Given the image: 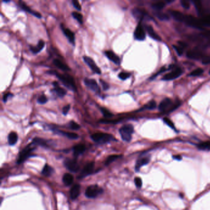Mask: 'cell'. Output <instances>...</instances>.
I'll list each match as a JSON object with an SVG mask.
<instances>
[{
    "instance_id": "29",
    "label": "cell",
    "mask_w": 210,
    "mask_h": 210,
    "mask_svg": "<svg viewBox=\"0 0 210 210\" xmlns=\"http://www.w3.org/2000/svg\"><path fill=\"white\" fill-rule=\"evenodd\" d=\"M149 162V159L148 158H142L137 160L136 165V170L137 171L141 168L142 166L147 165Z\"/></svg>"
},
{
    "instance_id": "42",
    "label": "cell",
    "mask_w": 210,
    "mask_h": 210,
    "mask_svg": "<svg viewBox=\"0 0 210 210\" xmlns=\"http://www.w3.org/2000/svg\"><path fill=\"white\" fill-rule=\"evenodd\" d=\"M131 76V73H127V72H120L118 75V77L120 79L122 80H125L127 78H128L129 77H130Z\"/></svg>"
},
{
    "instance_id": "55",
    "label": "cell",
    "mask_w": 210,
    "mask_h": 210,
    "mask_svg": "<svg viewBox=\"0 0 210 210\" xmlns=\"http://www.w3.org/2000/svg\"><path fill=\"white\" fill-rule=\"evenodd\" d=\"M178 44H179L178 46H179L180 47H182L183 49L184 48V47H186L187 46V45H186V43H185L184 42H183V41H178Z\"/></svg>"
},
{
    "instance_id": "3",
    "label": "cell",
    "mask_w": 210,
    "mask_h": 210,
    "mask_svg": "<svg viewBox=\"0 0 210 210\" xmlns=\"http://www.w3.org/2000/svg\"><path fill=\"white\" fill-rule=\"evenodd\" d=\"M121 139L126 142H130L132 138V134L134 132V128L131 125H125L119 130Z\"/></svg>"
},
{
    "instance_id": "6",
    "label": "cell",
    "mask_w": 210,
    "mask_h": 210,
    "mask_svg": "<svg viewBox=\"0 0 210 210\" xmlns=\"http://www.w3.org/2000/svg\"><path fill=\"white\" fill-rule=\"evenodd\" d=\"M33 145H35L32 142L30 144L28 145L24 149H23L19 154V159L17 160V163H21L23 161H24L27 159L30 156L32 152L35 149V147Z\"/></svg>"
},
{
    "instance_id": "26",
    "label": "cell",
    "mask_w": 210,
    "mask_h": 210,
    "mask_svg": "<svg viewBox=\"0 0 210 210\" xmlns=\"http://www.w3.org/2000/svg\"><path fill=\"white\" fill-rule=\"evenodd\" d=\"M18 140V136L17 133L15 132H11L9 133L8 136V142L9 144L11 145H13L16 144V142Z\"/></svg>"
},
{
    "instance_id": "37",
    "label": "cell",
    "mask_w": 210,
    "mask_h": 210,
    "mask_svg": "<svg viewBox=\"0 0 210 210\" xmlns=\"http://www.w3.org/2000/svg\"><path fill=\"white\" fill-rule=\"evenodd\" d=\"M71 15H72L73 18H75L80 23H83V17L82 14H80L78 12H73L71 13Z\"/></svg>"
},
{
    "instance_id": "32",
    "label": "cell",
    "mask_w": 210,
    "mask_h": 210,
    "mask_svg": "<svg viewBox=\"0 0 210 210\" xmlns=\"http://www.w3.org/2000/svg\"><path fill=\"white\" fill-rule=\"evenodd\" d=\"M155 16L157 17V18L159 19L161 21H168L170 19V17L168 15H167L166 14L160 11H156L155 13Z\"/></svg>"
},
{
    "instance_id": "43",
    "label": "cell",
    "mask_w": 210,
    "mask_h": 210,
    "mask_svg": "<svg viewBox=\"0 0 210 210\" xmlns=\"http://www.w3.org/2000/svg\"><path fill=\"white\" fill-rule=\"evenodd\" d=\"M47 102V98L45 94H42L38 99V102L40 104H44Z\"/></svg>"
},
{
    "instance_id": "53",
    "label": "cell",
    "mask_w": 210,
    "mask_h": 210,
    "mask_svg": "<svg viewBox=\"0 0 210 210\" xmlns=\"http://www.w3.org/2000/svg\"><path fill=\"white\" fill-rule=\"evenodd\" d=\"M202 63L205 65H207V64H210V55L205 56L203 57V59L202 60Z\"/></svg>"
},
{
    "instance_id": "49",
    "label": "cell",
    "mask_w": 210,
    "mask_h": 210,
    "mask_svg": "<svg viewBox=\"0 0 210 210\" xmlns=\"http://www.w3.org/2000/svg\"><path fill=\"white\" fill-rule=\"evenodd\" d=\"M135 184L136 185L137 187H142V180L141 178H136L135 179Z\"/></svg>"
},
{
    "instance_id": "17",
    "label": "cell",
    "mask_w": 210,
    "mask_h": 210,
    "mask_svg": "<svg viewBox=\"0 0 210 210\" xmlns=\"http://www.w3.org/2000/svg\"><path fill=\"white\" fill-rule=\"evenodd\" d=\"M52 84L54 86V92L57 94V95H58L59 97H64L65 95L67 94V91L66 90L64 89V88L60 87L59 86V83H57V82H54L52 83Z\"/></svg>"
},
{
    "instance_id": "39",
    "label": "cell",
    "mask_w": 210,
    "mask_h": 210,
    "mask_svg": "<svg viewBox=\"0 0 210 210\" xmlns=\"http://www.w3.org/2000/svg\"><path fill=\"white\" fill-rule=\"evenodd\" d=\"M203 73V70L202 69H201V68H198L197 69L194 70V71H192V72H191L189 74V76H198L201 75Z\"/></svg>"
},
{
    "instance_id": "22",
    "label": "cell",
    "mask_w": 210,
    "mask_h": 210,
    "mask_svg": "<svg viewBox=\"0 0 210 210\" xmlns=\"http://www.w3.org/2000/svg\"><path fill=\"white\" fill-rule=\"evenodd\" d=\"M132 14L136 19H140V20H141V19H144L148 15V14L146 13V12H145L144 10H142V9H138V8H136V9H133Z\"/></svg>"
},
{
    "instance_id": "30",
    "label": "cell",
    "mask_w": 210,
    "mask_h": 210,
    "mask_svg": "<svg viewBox=\"0 0 210 210\" xmlns=\"http://www.w3.org/2000/svg\"><path fill=\"white\" fill-rule=\"evenodd\" d=\"M54 173V170L51 166L46 165L42 170V174L45 176H49Z\"/></svg>"
},
{
    "instance_id": "23",
    "label": "cell",
    "mask_w": 210,
    "mask_h": 210,
    "mask_svg": "<svg viewBox=\"0 0 210 210\" xmlns=\"http://www.w3.org/2000/svg\"><path fill=\"white\" fill-rule=\"evenodd\" d=\"M53 64L58 69L64 70V71H70V69L69 67H68L65 64H64L63 62H62L60 59H56L53 60Z\"/></svg>"
},
{
    "instance_id": "14",
    "label": "cell",
    "mask_w": 210,
    "mask_h": 210,
    "mask_svg": "<svg viewBox=\"0 0 210 210\" xmlns=\"http://www.w3.org/2000/svg\"><path fill=\"white\" fill-rule=\"evenodd\" d=\"M94 163L93 161L91 162H89L86 165H85V166L84 167V168L83 169V170L82 171L80 175V178H83L84 177H86V176H88L89 174H91L93 170H94Z\"/></svg>"
},
{
    "instance_id": "21",
    "label": "cell",
    "mask_w": 210,
    "mask_h": 210,
    "mask_svg": "<svg viewBox=\"0 0 210 210\" xmlns=\"http://www.w3.org/2000/svg\"><path fill=\"white\" fill-rule=\"evenodd\" d=\"M170 15L173 17L175 20L179 22H184L185 15L178 11L176 10H170L169 11Z\"/></svg>"
},
{
    "instance_id": "33",
    "label": "cell",
    "mask_w": 210,
    "mask_h": 210,
    "mask_svg": "<svg viewBox=\"0 0 210 210\" xmlns=\"http://www.w3.org/2000/svg\"><path fill=\"white\" fill-rule=\"evenodd\" d=\"M152 8L156 11H160L165 6V3L163 1H157L152 4Z\"/></svg>"
},
{
    "instance_id": "57",
    "label": "cell",
    "mask_w": 210,
    "mask_h": 210,
    "mask_svg": "<svg viewBox=\"0 0 210 210\" xmlns=\"http://www.w3.org/2000/svg\"><path fill=\"white\" fill-rule=\"evenodd\" d=\"M209 73L210 74V70H209Z\"/></svg>"
},
{
    "instance_id": "7",
    "label": "cell",
    "mask_w": 210,
    "mask_h": 210,
    "mask_svg": "<svg viewBox=\"0 0 210 210\" xmlns=\"http://www.w3.org/2000/svg\"><path fill=\"white\" fill-rule=\"evenodd\" d=\"M204 52L199 47H194L187 52V57L190 59L198 60L204 57Z\"/></svg>"
},
{
    "instance_id": "47",
    "label": "cell",
    "mask_w": 210,
    "mask_h": 210,
    "mask_svg": "<svg viewBox=\"0 0 210 210\" xmlns=\"http://www.w3.org/2000/svg\"><path fill=\"white\" fill-rule=\"evenodd\" d=\"M72 4H73V6L76 9H77V10L81 11V9H82V6H81L80 3L78 1H76V0H73V1H72Z\"/></svg>"
},
{
    "instance_id": "5",
    "label": "cell",
    "mask_w": 210,
    "mask_h": 210,
    "mask_svg": "<svg viewBox=\"0 0 210 210\" xmlns=\"http://www.w3.org/2000/svg\"><path fill=\"white\" fill-rule=\"evenodd\" d=\"M103 192V189L97 185H90L85 191L86 197L90 198H94Z\"/></svg>"
},
{
    "instance_id": "10",
    "label": "cell",
    "mask_w": 210,
    "mask_h": 210,
    "mask_svg": "<svg viewBox=\"0 0 210 210\" xmlns=\"http://www.w3.org/2000/svg\"><path fill=\"white\" fill-rule=\"evenodd\" d=\"M64 165L69 171L73 172V173L77 172L80 169V166L77 163V161L74 159H67L64 161Z\"/></svg>"
},
{
    "instance_id": "50",
    "label": "cell",
    "mask_w": 210,
    "mask_h": 210,
    "mask_svg": "<svg viewBox=\"0 0 210 210\" xmlns=\"http://www.w3.org/2000/svg\"><path fill=\"white\" fill-rule=\"evenodd\" d=\"M180 4L185 9H189L190 8V4L189 1H186V0H181Z\"/></svg>"
},
{
    "instance_id": "41",
    "label": "cell",
    "mask_w": 210,
    "mask_h": 210,
    "mask_svg": "<svg viewBox=\"0 0 210 210\" xmlns=\"http://www.w3.org/2000/svg\"><path fill=\"white\" fill-rule=\"evenodd\" d=\"M69 127L70 129L73 130H78L80 128V126L78 125V123H76L74 121H71L69 123Z\"/></svg>"
},
{
    "instance_id": "18",
    "label": "cell",
    "mask_w": 210,
    "mask_h": 210,
    "mask_svg": "<svg viewBox=\"0 0 210 210\" xmlns=\"http://www.w3.org/2000/svg\"><path fill=\"white\" fill-rule=\"evenodd\" d=\"M80 194V185L76 184L71 187L70 191V197L72 200H75L79 196Z\"/></svg>"
},
{
    "instance_id": "4",
    "label": "cell",
    "mask_w": 210,
    "mask_h": 210,
    "mask_svg": "<svg viewBox=\"0 0 210 210\" xmlns=\"http://www.w3.org/2000/svg\"><path fill=\"white\" fill-rule=\"evenodd\" d=\"M184 22H185L186 24H187L189 26L191 27L197 28V29L200 30L203 29V26L202 25L200 19H197L192 16L190 15L185 16Z\"/></svg>"
},
{
    "instance_id": "38",
    "label": "cell",
    "mask_w": 210,
    "mask_h": 210,
    "mask_svg": "<svg viewBox=\"0 0 210 210\" xmlns=\"http://www.w3.org/2000/svg\"><path fill=\"white\" fill-rule=\"evenodd\" d=\"M100 110H101V111L105 118H110L113 117L112 113H111L107 108L104 107H101L100 108Z\"/></svg>"
},
{
    "instance_id": "1",
    "label": "cell",
    "mask_w": 210,
    "mask_h": 210,
    "mask_svg": "<svg viewBox=\"0 0 210 210\" xmlns=\"http://www.w3.org/2000/svg\"><path fill=\"white\" fill-rule=\"evenodd\" d=\"M47 73H49V74L55 75L57 76V78H59V80L62 83V84L66 88L73 91H76V86L75 81L71 76L68 74H60L56 71H47Z\"/></svg>"
},
{
    "instance_id": "12",
    "label": "cell",
    "mask_w": 210,
    "mask_h": 210,
    "mask_svg": "<svg viewBox=\"0 0 210 210\" xmlns=\"http://www.w3.org/2000/svg\"><path fill=\"white\" fill-rule=\"evenodd\" d=\"M134 36L136 40L139 41H143L145 39V32L141 22L136 27L135 33H134Z\"/></svg>"
},
{
    "instance_id": "48",
    "label": "cell",
    "mask_w": 210,
    "mask_h": 210,
    "mask_svg": "<svg viewBox=\"0 0 210 210\" xmlns=\"http://www.w3.org/2000/svg\"><path fill=\"white\" fill-rule=\"evenodd\" d=\"M179 105H180V101H178V102H175L174 104L172 105V106L170 107V110H169V112H171V111L174 110H176L179 106Z\"/></svg>"
},
{
    "instance_id": "31",
    "label": "cell",
    "mask_w": 210,
    "mask_h": 210,
    "mask_svg": "<svg viewBox=\"0 0 210 210\" xmlns=\"http://www.w3.org/2000/svg\"><path fill=\"white\" fill-rule=\"evenodd\" d=\"M32 143L34 145H39L43 146V147L47 146V141L43 139H41V138H39V137L34 138V139H33Z\"/></svg>"
},
{
    "instance_id": "24",
    "label": "cell",
    "mask_w": 210,
    "mask_h": 210,
    "mask_svg": "<svg viewBox=\"0 0 210 210\" xmlns=\"http://www.w3.org/2000/svg\"><path fill=\"white\" fill-rule=\"evenodd\" d=\"M44 46H45V42L43 40H40L38 41L36 46H31L30 47V49L32 52V53L36 54L38 53L39 52H40L43 49V48Z\"/></svg>"
},
{
    "instance_id": "56",
    "label": "cell",
    "mask_w": 210,
    "mask_h": 210,
    "mask_svg": "<svg viewBox=\"0 0 210 210\" xmlns=\"http://www.w3.org/2000/svg\"><path fill=\"white\" fill-rule=\"evenodd\" d=\"M173 159L177 160H180L182 159V157H181L180 155H175V156H173Z\"/></svg>"
},
{
    "instance_id": "25",
    "label": "cell",
    "mask_w": 210,
    "mask_h": 210,
    "mask_svg": "<svg viewBox=\"0 0 210 210\" xmlns=\"http://www.w3.org/2000/svg\"><path fill=\"white\" fill-rule=\"evenodd\" d=\"M86 150V147L84 144H80L75 145L73 147V155L75 156H78L82 154Z\"/></svg>"
},
{
    "instance_id": "28",
    "label": "cell",
    "mask_w": 210,
    "mask_h": 210,
    "mask_svg": "<svg viewBox=\"0 0 210 210\" xmlns=\"http://www.w3.org/2000/svg\"><path fill=\"white\" fill-rule=\"evenodd\" d=\"M57 132L60 133V135L66 136L68 137L69 139H76L78 138V135L77 134L74 133V132H65L62 131H57Z\"/></svg>"
},
{
    "instance_id": "8",
    "label": "cell",
    "mask_w": 210,
    "mask_h": 210,
    "mask_svg": "<svg viewBox=\"0 0 210 210\" xmlns=\"http://www.w3.org/2000/svg\"><path fill=\"white\" fill-rule=\"evenodd\" d=\"M84 83L86 86L93 91L97 94L101 93V89L96 81L94 79L85 78L84 80Z\"/></svg>"
},
{
    "instance_id": "15",
    "label": "cell",
    "mask_w": 210,
    "mask_h": 210,
    "mask_svg": "<svg viewBox=\"0 0 210 210\" xmlns=\"http://www.w3.org/2000/svg\"><path fill=\"white\" fill-rule=\"evenodd\" d=\"M19 6H20L23 11H26V12H27L28 13L32 14L33 16L36 17L37 18H41V15L40 13L38 12H36V11H35L34 10H32V9L30 8H29L27 5V4L23 2L22 1H19Z\"/></svg>"
},
{
    "instance_id": "11",
    "label": "cell",
    "mask_w": 210,
    "mask_h": 210,
    "mask_svg": "<svg viewBox=\"0 0 210 210\" xmlns=\"http://www.w3.org/2000/svg\"><path fill=\"white\" fill-rule=\"evenodd\" d=\"M60 28L62 31L64 33V35L67 38L69 41L72 45H75V33L70 30L69 28H66L63 24L60 25Z\"/></svg>"
},
{
    "instance_id": "34",
    "label": "cell",
    "mask_w": 210,
    "mask_h": 210,
    "mask_svg": "<svg viewBox=\"0 0 210 210\" xmlns=\"http://www.w3.org/2000/svg\"><path fill=\"white\" fill-rule=\"evenodd\" d=\"M121 155H110L108 158L107 159L106 161V163H105V165H108L110 163H112L113 161H115L117 159H119L120 157H121Z\"/></svg>"
},
{
    "instance_id": "40",
    "label": "cell",
    "mask_w": 210,
    "mask_h": 210,
    "mask_svg": "<svg viewBox=\"0 0 210 210\" xmlns=\"http://www.w3.org/2000/svg\"><path fill=\"white\" fill-rule=\"evenodd\" d=\"M194 3L195 6V8H196L198 12V14H202V4L201 3V1H194Z\"/></svg>"
},
{
    "instance_id": "35",
    "label": "cell",
    "mask_w": 210,
    "mask_h": 210,
    "mask_svg": "<svg viewBox=\"0 0 210 210\" xmlns=\"http://www.w3.org/2000/svg\"><path fill=\"white\" fill-rule=\"evenodd\" d=\"M203 26H210V15L203 16L202 19H200Z\"/></svg>"
},
{
    "instance_id": "13",
    "label": "cell",
    "mask_w": 210,
    "mask_h": 210,
    "mask_svg": "<svg viewBox=\"0 0 210 210\" xmlns=\"http://www.w3.org/2000/svg\"><path fill=\"white\" fill-rule=\"evenodd\" d=\"M183 73V70L180 68H176L174 70H173L170 73L165 75L163 77V80L166 81H169V80H173L174 79H176L178 78Z\"/></svg>"
},
{
    "instance_id": "52",
    "label": "cell",
    "mask_w": 210,
    "mask_h": 210,
    "mask_svg": "<svg viewBox=\"0 0 210 210\" xmlns=\"http://www.w3.org/2000/svg\"><path fill=\"white\" fill-rule=\"evenodd\" d=\"M70 104L66 105L65 106H64L63 107V109H62V113L64 115H66L68 113L69 111L70 110Z\"/></svg>"
},
{
    "instance_id": "20",
    "label": "cell",
    "mask_w": 210,
    "mask_h": 210,
    "mask_svg": "<svg viewBox=\"0 0 210 210\" xmlns=\"http://www.w3.org/2000/svg\"><path fill=\"white\" fill-rule=\"evenodd\" d=\"M145 29L148 33V34H149V35L152 38H153V39L155 40H157V41L161 40L160 36L154 31V28H153V27L151 25H146Z\"/></svg>"
},
{
    "instance_id": "19",
    "label": "cell",
    "mask_w": 210,
    "mask_h": 210,
    "mask_svg": "<svg viewBox=\"0 0 210 210\" xmlns=\"http://www.w3.org/2000/svg\"><path fill=\"white\" fill-rule=\"evenodd\" d=\"M172 106V101L170 98L164 99L159 105V110L161 112L166 110L168 108Z\"/></svg>"
},
{
    "instance_id": "9",
    "label": "cell",
    "mask_w": 210,
    "mask_h": 210,
    "mask_svg": "<svg viewBox=\"0 0 210 210\" xmlns=\"http://www.w3.org/2000/svg\"><path fill=\"white\" fill-rule=\"evenodd\" d=\"M83 60L85 62L86 64L89 67L90 69L93 71L94 73H97L98 75L101 74V70L100 69L99 67L96 65L94 60L91 58V57H88V56H83Z\"/></svg>"
},
{
    "instance_id": "51",
    "label": "cell",
    "mask_w": 210,
    "mask_h": 210,
    "mask_svg": "<svg viewBox=\"0 0 210 210\" xmlns=\"http://www.w3.org/2000/svg\"><path fill=\"white\" fill-rule=\"evenodd\" d=\"M100 83H101L102 86L103 88V89L106 91L109 88V85L108 83H107L106 82H104L102 80H100Z\"/></svg>"
},
{
    "instance_id": "46",
    "label": "cell",
    "mask_w": 210,
    "mask_h": 210,
    "mask_svg": "<svg viewBox=\"0 0 210 210\" xmlns=\"http://www.w3.org/2000/svg\"><path fill=\"white\" fill-rule=\"evenodd\" d=\"M173 47L179 56H182L183 53V49L182 47H180L179 46H176V45H174Z\"/></svg>"
},
{
    "instance_id": "27",
    "label": "cell",
    "mask_w": 210,
    "mask_h": 210,
    "mask_svg": "<svg viewBox=\"0 0 210 210\" xmlns=\"http://www.w3.org/2000/svg\"><path fill=\"white\" fill-rule=\"evenodd\" d=\"M62 180L64 184L65 185H70L73 182V176L69 173H66L64 175Z\"/></svg>"
},
{
    "instance_id": "54",
    "label": "cell",
    "mask_w": 210,
    "mask_h": 210,
    "mask_svg": "<svg viewBox=\"0 0 210 210\" xmlns=\"http://www.w3.org/2000/svg\"><path fill=\"white\" fill-rule=\"evenodd\" d=\"M12 94H11V93H6V94H4V95H3V102H4V103H5V102H7V101H8V97H11V96H12Z\"/></svg>"
},
{
    "instance_id": "45",
    "label": "cell",
    "mask_w": 210,
    "mask_h": 210,
    "mask_svg": "<svg viewBox=\"0 0 210 210\" xmlns=\"http://www.w3.org/2000/svg\"><path fill=\"white\" fill-rule=\"evenodd\" d=\"M163 121L168 126H170L172 129H175V126L174 125V123H173V121H172L171 120H170L169 118H163Z\"/></svg>"
},
{
    "instance_id": "2",
    "label": "cell",
    "mask_w": 210,
    "mask_h": 210,
    "mask_svg": "<svg viewBox=\"0 0 210 210\" xmlns=\"http://www.w3.org/2000/svg\"><path fill=\"white\" fill-rule=\"evenodd\" d=\"M92 140L99 144H105L110 141H116L115 137L110 134L105 132H95L91 136Z\"/></svg>"
},
{
    "instance_id": "44",
    "label": "cell",
    "mask_w": 210,
    "mask_h": 210,
    "mask_svg": "<svg viewBox=\"0 0 210 210\" xmlns=\"http://www.w3.org/2000/svg\"><path fill=\"white\" fill-rule=\"evenodd\" d=\"M156 107V102L155 101H151L150 102H149L148 103L146 106L144 107V108H147V109H154Z\"/></svg>"
},
{
    "instance_id": "16",
    "label": "cell",
    "mask_w": 210,
    "mask_h": 210,
    "mask_svg": "<svg viewBox=\"0 0 210 210\" xmlns=\"http://www.w3.org/2000/svg\"><path fill=\"white\" fill-rule=\"evenodd\" d=\"M104 54L106 56L107 58L113 62L117 65H120V59L115 52H113L112 51H106L104 52Z\"/></svg>"
},
{
    "instance_id": "36",
    "label": "cell",
    "mask_w": 210,
    "mask_h": 210,
    "mask_svg": "<svg viewBox=\"0 0 210 210\" xmlns=\"http://www.w3.org/2000/svg\"><path fill=\"white\" fill-rule=\"evenodd\" d=\"M198 147L200 150H210V141L202 142L198 145Z\"/></svg>"
}]
</instances>
